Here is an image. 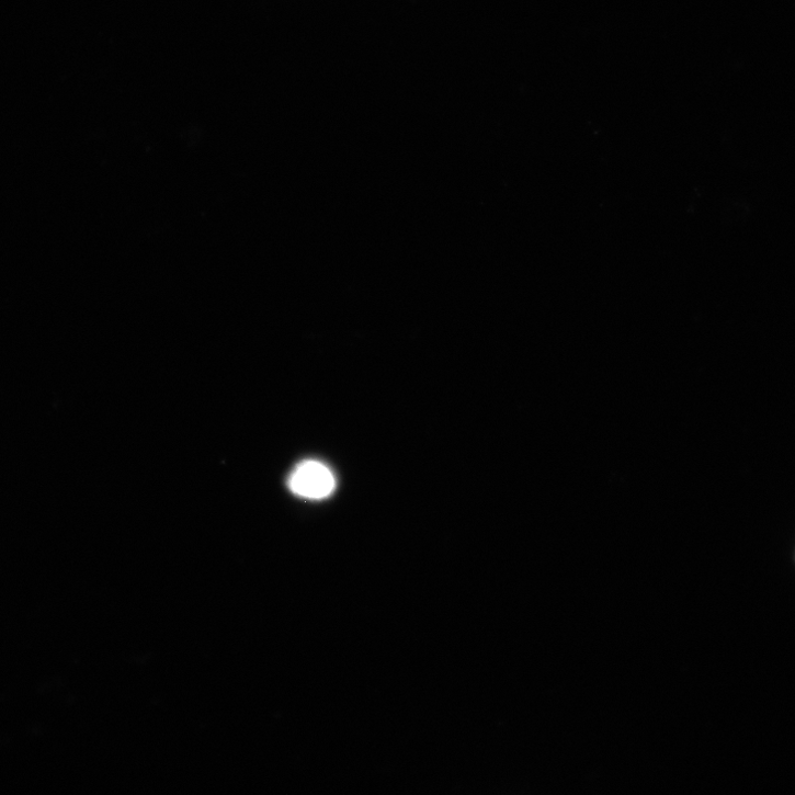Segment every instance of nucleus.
Returning a JSON list of instances; mask_svg holds the SVG:
<instances>
[{
  "mask_svg": "<svg viewBox=\"0 0 795 795\" xmlns=\"http://www.w3.org/2000/svg\"><path fill=\"white\" fill-rule=\"evenodd\" d=\"M288 487L298 497L322 500L334 492L336 477L323 463L305 461L297 465L291 474Z\"/></svg>",
  "mask_w": 795,
  "mask_h": 795,
  "instance_id": "nucleus-1",
  "label": "nucleus"
}]
</instances>
